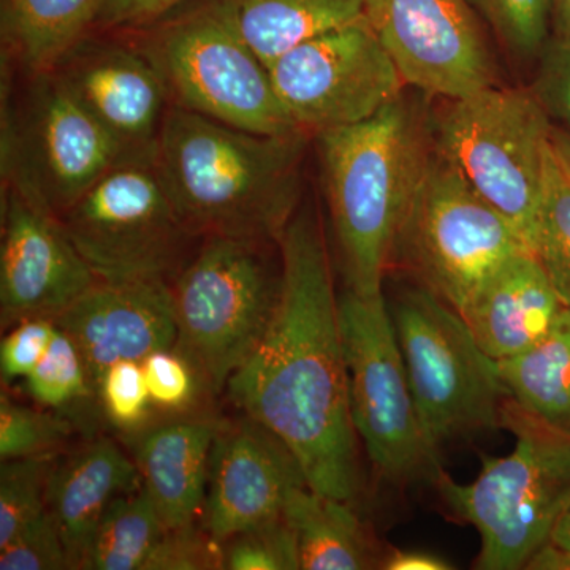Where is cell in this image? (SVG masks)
<instances>
[{
    "instance_id": "obj_18",
    "label": "cell",
    "mask_w": 570,
    "mask_h": 570,
    "mask_svg": "<svg viewBox=\"0 0 570 570\" xmlns=\"http://www.w3.org/2000/svg\"><path fill=\"white\" fill-rule=\"evenodd\" d=\"M55 322L80 348L97 392L105 371L115 363L142 362L178 341L168 281H97Z\"/></svg>"
},
{
    "instance_id": "obj_29",
    "label": "cell",
    "mask_w": 570,
    "mask_h": 570,
    "mask_svg": "<svg viewBox=\"0 0 570 570\" xmlns=\"http://www.w3.org/2000/svg\"><path fill=\"white\" fill-rule=\"evenodd\" d=\"M56 455L2 461L0 466V547L48 510V482Z\"/></svg>"
},
{
    "instance_id": "obj_14",
    "label": "cell",
    "mask_w": 570,
    "mask_h": 570,
    "mask_svg": "<svg viewBox=\"0 0 570 570\" xmlns=\"http://www.w3.org/2000/svg\"><path fill=\"white\" fill-rule=\"evenodd\" d=\"M404 85L442 100L497 86L490 28L472 0H366Z\"/></svg>"
},
{
    "instance_id": "obj_1",
    "label": "cell",
    "mask_w": 570,
    "mask_h": 570,
    "mask_svg": "<svg viewBox=\"0 0 570 570\" xmlns=\"http://www.w3.org/2000/svg\"><path fill=\"white\" fill-rule=\"evenodd\" d=\"M279 299L264 337L228 379L246 415L292 450L307 487L351 501L358 485L340 296L317 213L295 214L279 242Z\"/></svg>"
},
{
    "instance_id": "obj_4",
    "label": "cell",
    "mask_w": 570,
    "mask_h": 570,
    "mask_svg": "<svg viewBox=\"0 0 570 570\" xmlns=\"http://www.w3.org/2000/svg\"><path fill=\"white\" fill-rule=\"evenodd\" d=\"M119 33L153 63L170 105L254 134L303 132L223 0H189L145 28Z\"/></svg>"
},
{
    "instance_id": "obj_17",
    "label": "cell",
    "mask_w": 570,
    "mask_h": 570,
    "mask_svg": "<svg viewBox=\"0 0 570 570\" xmlns=\"http://www.w3.org/2000/svg\"><path fill=\"white\" fill-rule=\"evenodd\" d=\"M303 485L307 482L298 460L272 430L249 415L220 422L209 459L202 528L224 542L283 515L292 491Z\"/></svg>"
},
{
    "instance_id": "obj_20",
    "label": "cell",
    "mask_w": 570,
    "mask_h": 570,
    "mask_svg": "<svg viewBox=\"0 0 570 570\" xmlns=\"http://www.w3.org/2000/svg\"><path fill=\"white\" fill-rule=\"evenodd\" d=\"M141 485L137 464L110 439H94L56 459L47 504L66 543L70 569H81L94 531L112 502Z\"/></svg>"
},
{
    "instance_id": "obj_22",
    "label": "cell",
    "mask_w": 570,
    "mask_h": 570,
    "mask_svg": "<svg viewBox=\"0 0 570 570\" xmlns=\"http://www.w3.org/2000/svg\"><path fill=\"white\" fill-rule=\"evenodd\" d=\"M104 0H0L3 58L47 73L96 31Z\"/></svg>"
},
{
    "instance_id": "obj_15",
    "label": "cell",
    "mask_w": 570,
    "mask_h": 570,
    "mask_svg": "<svg viewBox=\"0 0 570 570\" xmlns=\"http://www.w3.org/2000/svg\"><path fill=\"white\" fill-rule=\"evenodd\" d=\"M96 283L59 217L17 186L2 184V325L31 317L55 321Z\"/></svg>"
},
{
    "instance_id": "obj_34",
    "label": "cell",
    "mask_w": 570,
    "mask_h": 570,
    "mask_svg": "<svg viewBox=\"0 0 570 570\" xmlns=\"http://www.w3.org/2000/svg\"><path fill=\"white\" fill-rule=\"evenodd\" d=\"M2 570L70 569L69 553L51 513L45 512L6 546L0 547Z\"/></svg>"
},
{
    "instance_id": "obj_43",
    "label": "cell",
    "mask_w": 570,
    "mask_h": 570,
    "mask_svg": "<svg viewBox=\"0 0 570 570\" xmlns=\"http://www.w3.org/2000/svg\"><path fill=\"white\" fill-rule=\"evenodd\" d=\"M551 146L564 170L570 175V132L562 127L551 129Z\"/></svg>"
},
{
    "instance_id": "obj_11",
    "label": "cell",
    "mask_w": 570,
    "mask_h": 570,
    "mask_svg": "<svg viewBox=\"0 0 570 570\" xmlns=\"http://www.w3.org/2000/svg\"><path fill=\"white\" fill-rule=\"evenodd\" d=\"M126 159L55 70L32 75L17 104L2 107V184L61 217Z\"/></svg>"
},
{
    "instance_id": "obj_27",
    "label": "cell",
    "mask_w": 570,
    "mask_h": 570,
    "mask_svg": "<svg viewBox=\"0 0 570 570\" xmlns=\"http://www.w3.org/2000/svg\"><path fill=\"white\" fill-rule=\"evenodd\" d=\"M532 254L570 309V175L550 146Z\"/></svg>"
},
{
    "instance_id": "obj_8",
    "label": "cell",
    "mask_w": 570,
    "mask_h": 570,
    "mask_svg": "<svg viewBox=\"0 0 570 570\" xmlns=\"http://www.w3.org/2000/svg\"><path fill=\"white\" fill-rule=\"evenodd\" d=\"M423 430L438 450L501 425L508 395L498 362L480 348L463 317L415 285L389 306Z\"/></svg>"
},
{
    "instance_id": "obj_44",
    "label": "cell",
    "mask_w": 570,
    "mask_h": 570,
    "mask_svg": "<svg viewBox=\"0 0 570 570\" xmlns=\"http://www.w3.org/2000/svg\"><path fill=\"white\" fill-rule=\"evenodd\" d=\"M547 540L570 550V504L564 509V512L558 517V520L554 521L549 539Z\"/></svg>"
},
{
    "instance_id": "obj_30",
    "label": "cell",
    "mask_w": 570,
    "mask_h": 570,
    "mask_svg": "<svg viewBox=\"0 0 570 570\" xmlns=\"http://www.w3.org/2000/svg\"><path fill=\"white\" fill-rule=\"evenodd\" d=\"M505 50L515 58L538 59L551 36L553 0H472Z\"/></svg>"
},
{
    "instance_id": "obj_41",
    "label": "cell",
    "mask_w": 570,
    "mask_h": 570,
    "mask_svg": "<svg viewBox=\"0 0 570 570\" xmlns=\"http://www.w3.org/2000/svg\"><path fill=\"white\" fill-rule=\"evenodd\" d=\"M524 569L530 570H570V550L546 540L531 554Z\"/></svg>"
},
{
    "instance_id": "obj_42",
    "label": "cell",
    "mask_w": 570,
    "mask_h": 570,
    "mask_svg": "<svg viewBox=\"0 0 570 570\" xmlns=\"http://www.w3.org/2000/svg\"><path fill=\"white\" fill-rule=\"evenodd\" d=\"M551 36L570 39V0H553Z\"/></svg>"
},
{
    "instance_id": "obj_39",
    "label": "cell",
    "mask_w": 570,
    "mask_h": 570,
    "mask_svg": "<svg viewBox=\"0 0 570 570\" xmlns=\"http://www.w3.org/2000/svg\"><path fill=\"white\" fill-rule=\"evenodd\" d=\"M186 2L189 0H104L96 31H137Z\"/></svg>"
},
{
    "instance_id": "obj_10",
    "label": "cell",
    "mask_w": 570,
    "mask_h": 570,
    "mask_svg": "<svg viewBox=\"0 0 570 570\" xmlns=\"http://www.w3.org/2000/svg\"><path fill=\"white\" fill-rule=\"evenodd\" d=\"M59 220L105 283H170L195 238L176 213L154 157L116 164Z\"/></svg>"
},
{
    "instance_id": "obj_28",
    "label": "cell",
    "mask_w": 570,
    "mask_h": 570,
    "mask_svg": "<svg viewBox=\"0 0 570 570\" xmlns=\"http://www.w3.org/2000/svg\"><path fill=\"white\" fill-rule=\"evenodd\" d=\"M29 395L43 409L71 415L99 401L96 382L89 373L80 348L63 330H56L47 354L26 377Z\"/></svg>"
},
{
    "instance_id": "obj_16",
    "label": "cell",
    "mask_w": 570,
    "mask_h": 570,
    "mask_svg": "<svg viewBox=\"0 0 570 570\" xmlns=\"http://www.w3.org/2000/svg\"><path fill=\"white\" fill-rule=\"evenodd\" d=\"M86 37L56 67L63 85L121 146L126 159L154 157L170 107L160 75L119 32Z\"/></svg>"
},
{
    "instance_id": "obj_6",
    "label": "cell",
    "mask_w": 570,
    "mask_h": 570,
    "mask_svg": "<svg viewBox=\"0 0 570 570\" xmlns=\"http://www.w3.org/2000/svg\"><path fill=\"white\" fill-rule=\"evenodd\" d=\"M550 116L531 89L490 88L433 111L434 154L534 245Z\"/></svg>"
},
{
    "instance_id": "obj_23",
    "label": "cell",
    "mask_w": 570,
    "mask_h": 570,
    "mask_svg": "<svg viewBox=\"0 0 570 570\" xmlns=\"http://www.w3.org/2000/svg\"><path fill=\"white\" fill-rule=\"evenodd\" d=\"M348 502L307 485L292 491L283 515L295 535L299 569H381L384 553Z\"/></svg>"
},
{
    "instance_id": "obj_9",
    "label": "cell",
    "mask_w": 570,
    "mask_h": 570,
    "mask_svg": "<svg viewBox=\"0 0 570 570\" xmlns=\"http://www.w3.org/2000/svg\"><path fill=\"white\" fill-rule=\"evenodd\" d=\"M340 326L352 423L371 463L396 485H434L444 469L423 430L384 294L365 298L346 288Z\"/></svg>"
},
{
    "instance_id": "obj_5",
    "label": "cell",
    "mask_w": 570,
    "mask_h": 570,
    "mask_svg": "<svg viewBox=\"0 0 570 570\" xmlns=\"http://www.w3.org/2000/svg\"><path fill=\"white\" fill-rule=\"evenodd\" d=\"M501 425L515 434L512 453L485 456L466 485L445 471L434 482L453 517L478 530L480 570L524 569L570 504V436L539 425L509 400Z\"/></svg>"
},
{
    "instance_id": "obj_19",
    "label": "cell",
    "mask_w": 570,
    "mask_h": 570,
    "mask_svg": "<svg viewBox=\"0 0 570 570\" xmlns=\"http://www.w3.org/2000/svg\"><path fill=\"white\" fill-rule=\"evenodd\" d=\"M562 309L538 258L520 253L499 266L459 314L480 348L501 362L546 335Z\"/></svg>"
},
{
    "instance_id": "obj_38",
    "label": "cell",
    "mask_w": 570,
    "mask_h": 570,
    "mask_svg": "<svg viewBox=\"0 0 570 570\" xmlns=\"http://www.w3.org/2000/svg\"><path fill=\"white\" fill-rule=\"evenodd\" d=\"M58 325L50 317H31L11 326L0 344L3 384L26 379L47 354Z\"/></svg>"
},
{
    "instance_id": "obj_40",
    "label": "cell",
    "mask_w": 570,
    "mask_h": 570,
    "mask_svg": "<svg viewBox=\"0 0 570 570\" xmlns=\"http://www.w3.org/2000/svg\"><path fill=\"white\" fill-rule=\"evenodd\" d=\"M381 569L387 570H450L453 566L430 551L392 549L385 551Z\"/></svg>"
},
{
    "instance_id": "obj_33",
    "label": "cell",
    "mask_w": 570,
    "mask_h": 570,
    "mask_svg": "<svg viewBox=\"0 0 570 570\" xmlns=\"http://www.w3.org/2000/svg\"><path fill=\"white\" fill-rule=\"evenodd\" d=\"M99 404L112 426L140 428L154 406L142 363L124 360L108 367L99 382Z\"/></svg>"
},
{
    "instance_id": "obj_12",
    "label": "cell",
    "mask_w": 570,
    "mask_h": 570,
    "mask_svg": "<svg viewBox=\"0 0 570 570\" xmlns=\"http://www.w3.org/2000/svg\"><path fill=\"white\" fill-rule=\"evenodd\" d=\"M520 253L531 250L509 220L434 154L401 228L395 262L460 313L480 285Z\"/></svg>"
},
{
    "instance_id": "obj_37",
    "label": "cell",
    "mask_w": 570,
    "mask_h": 570,
    "mask_svg": "<svg viewBox=\"0 0 570 570\" xmlns=\"http://www.w3.org/2000/svg\"><path fill=\"white\" fill-rule=\"evenodd\" d=\"M531 92L540 107L570 132V39L550 36L540 50Z\"/></svg>"
},
{
    "instance_id": "obj_32",
    "label": "cell",
    "mask_w": 570,
    "mask_h": 570,
    "mask_svg": "<svg viewBox=\"0 0 570 570\" xmlns=\"http://www.w3.org/2000/svg\"><path fill=\"white\" fill-rule=\"evenodd\" d=\"M223 543L224 569H299L295 535L284 515L247 528Z\"/></svg>"
},
{
    "instance_id": "obj_7",
    "label": "cell",
    "mask_w": 570,
    "mask_h": 570,
    "mask_svg": "<svg viewBox=\"0 0 570 570\" xmlns=\"http://www.w3.org/2000/svg\"><path fill=\"white\" fill-rule=\"evenodd\" d=\"M266 245L208 236L170 281L175 347L212 392L227 387L275 314L283 268H273Z\"/></svg>"
},
{
    "instance_id": "obj_3",
    "label": "cell",
    "mask_w": 570,
    "mask_h": 570,
    "mask_svg": "<svg viewBox=\"0 0 570 570\" xmlns=\"http://www.w3.org/2000/svg\"><path fill=\"white\" fill-rule=\"evenodd\" d=\"M316 138L344 283L373 298L384 294L401 228L433 160V111L403 94L367 121Z\"/></svg>"
},
{
    "instance_id": "obj_21",
    "label": "cell",
    "mask_w": 570,
    "mask_h": 570,
    "mask_svg": "<svg viewBox=\"0 0 570 570\" xmlns=\"http://www.w3.org/2000/svg\"><path fill=\"white\" fill-rule=\"evenodd\" d=\"M219 426L213 417L170 420L138 439L134 461L165 531L193 524L204 509Z\"/></svg>"
},
{
    "instance_id": "obj_24",
    "label": "cell",
    "mask_w": 570,
    "mask_h": 570,
    "mask_svg": "<svg viewBox=\"0 0 570 570\" xmlns=\"http://www.w3.org/2000/svg\"><path fill=\"white\" fill-rule=\"evenodd\" d=\"M508 400L524 415L570 436V309L527 351L498 362Z\"/></svg>"
},
{
    "instance_id": "obj_2",
    "label": "cell",
    "mask_w": 570,
    "mask_h": 570,
    "mask_svg": "<svg viewBox=\"0 0 570 570\" xmlns=\"http://www.w3.org/2000/svg\"><path fill=\"white\" fill-rule=\"evenodd\" d=\"M309 138L254 134L170 105L154 165L194 236L279 245L298 213Z\"/></svg>"
},
{
    "instance_id": "obj_13",
    "label": "cell",
    "mask_w": 570,
    "mask_h": 570,
    "mask_svg": "<svg viewBox=\"0 0 570 570\" xmlns=\"http://www.w3.org/2000/svg\"><path fill=\"white\" fill-rule=\"evenodd\" d=\"M266 67L284 110L314 137L367 121L406 88L365 14L295 45Z\"/></svg>"
},
{
    "instance_id": "obj_31",
    "label": "cell",
    "mask_w": 570,
    "mask_h": 570,
    "mask_svg": "<svg viewBox=\"0 0 570 570\" xmlns=\"http://www.w3.org/2000/svg\"><path fill=\"white\" fill-rule=\"evenodd\" d=\"M70 436V422L56 412L14 403L6 393L0 396V460L56 455Z\"/></svg>"
},
{
    "instance_id": "obj_25",
    "label": "cell",
    "mask_w": 570,
    "mask_h": 570,
    "mask_svg": "<svg viewBox=\"0 0 570 570\" xmlns=\"http://www.w3.org/2000/svg\"><path fill=\"white\" fill-rule=\"evenodd\" d=\"M236 31L265 66L318 33L358 20L366 0H223Z\"/></svg>"
},
{
    "instance_id": "obj_35",
    "label": "cell",
    "mask_w": 570,
    "mask_h": 570,
    "mask_svg": "<svg viewBox=\"0 0 570 570\" xmlns=\"http://www.w3.org/2000/svg\"><path fill=\"white\" fill-rule=\"evenodd\" d=\"M224 569V543L195 523L164 532L142 570Z\"/></svg>"
},
{
    "instance_id": "obj_26",
    "label": "cell",
    "mask_w": 570,
    "mask_h": 570,
    "mask_svg": "<svg viewBox=\"0 0 570 570\" xmlns=\"http://www.w3.org/2000/svg\"><path fill=\"white\" fill-rule=\"evenodd\" d=\"M165 528L148 491L116 499L94 531L81 569L142 570Z\"/></svg>"
},
{
    "instance_id": "obj_36",
    "label": "cell",
    "mask_w": 570,
    "mask_h": 570,
    "mask_svg": "<svg viewBox=\"0 0 570 570\" xmlns=\"http://www.w3.org/2000/svg\"><path fill=\"white\" fill-rule=\"evenodd\" d=\"M153 404L164 411H183L193 403L202 381L197 367L176 347L160 348L142 360Z\"/></svg>"
}]
</instances>
